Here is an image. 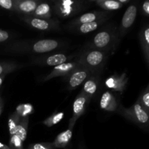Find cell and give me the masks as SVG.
I'll return each mask as SVG.
<instances>
[{"instance_id": "4dcf8cb0", "label": "cell", "mask_w": 149, "mask_h": 149, "mask_svg": "<svg viewBox=\"0 0 149 149\" xmlns=\"http://www.w3.org/2000/svg\"><path fill=\"white\" fill-rule=\"evenodd\" d=\"M11 35L7 31L1 30L0 29V43H3L8 40L10 38Z\"/></svg>"}, {"instance_id": "836d02e7", "label": "cell", "mask_w": 149, "mask_h": 149, "mask_svg": "<svg viewBox=\"0 0 149 149\" xmlns=\"http://www.w3.org/2000/svg\"><path fill=\"white\" fill-rule=\"evenodd\" d=\"M0 149H10V148L8 146L5 145V144H4V143H2L0 142Z\"/></svg>"}, {"instance_id": "d4e9b609", "label": "cell", "mask_w": 149, "mask_h": 149, "mask_svg": "<svg viewBox=\"0 0 149 149\" xmlns=\"http://www.w3.org/2000/svg\"><path fill=\"white\" fill-rule=\"evenodd\" d=\"M64 117V113L63 112H57V113H54L49 117L47 118L45 120L43 121V125L47 127H51L54 126V125H57L59 123Z\"/></svg>"}, {"instance_id": "d590c367", "label": "cell", "mask_w": 149, "mask_h": 149, "mask_svg": "<svg viewBox=\"0 0 149 149\" xmlns=\"http://www.w3.org/2000/svg\"><path fill=\"white\" fill-rule=\"evenodd\" d=\"M5 77H6L5 75L0 76V88H1V85H2V84H3V82H4V79H5Z\"/></svg>"}, {"instance_id": "44dd1931", "label": "cell", "mask_w": 149, "mask_h": 149, "mask_svg": "<svg viewBox=\"0 0 149 149\" xmlns=\"http://www.w3.org/2000/svg\"><path fill=\"white\" fill-rule=\"evenodd\" d=\"M93 2L95 3L97 6L101 7L106 12L119 10L123 7V5L121 4L118 0H97Z\"/></svg>"}, {"instance_id": "d6986e66", "label": "cell", "mask_w": 149, "mask_h": 149, "mask_svg": "<svg viewBox=\"0 0 149 149\" xmlns=\"http://www.w3.org/2000/svg\"><path fill=\"white\" fill-rule=\"evenodd\" d=\"M108 19H103V20H97V21L93 22V23H84V24L79 25V26H75V27L72 28L71 29H74V31L76 33H81V34H86V33H90L96 29H98L101 25L103 23H106V20Z\"/></svg>"}, {"instance_id": "f1b7e54d", "label": "cell", "mask_w": 149, "mask_h": 149, "mask_svg": "<svg viewBox=\"0 0 149 149\" xmlns=\"http://www.w3.org/2000/svg\"><path fill=\"white\" fill-rule=\"evenodd\" d=\"M0 7L5 10L15 12V0H0Z\"/></svg>"}, {"instance_id": "d6a6232c", "label": "cell", "mask_w": 149, "mask_h": 149, "mask_svg": "<svg viewBox=\"0 0 149 149\" xmlns=\"http://www.w3.org/2000/svg\"><path fill=\"white\" fill-rule=\"evenodd\" d=\"M3 110H4V100H3L1 96L0 95V116L2 113Z\"/></svg>"}, {"instance_id": "1f68e13d", "label": "cell", "mask_w": 149, "mask_h": 149, "mask_svg": "<svg viewBox=\"0 0 149 149\" xmlns=\"http://www.w3.org/2000/svg\"><path fill=\"white\" fill-rule=\"evenodd\" d=\"M142 12L146 16H148L149 15V1L146 0L142 4Z\"/></svg>"}, {"instance_id": "e575fe53", "label": "cell", "mask_w": 149, "mask_h": 149, "mask_svg": "<svg viewBox=\"0 0 149 149\" xmlns=\"http://www.w3.org/2000/svg\"><path fill=\"white\" fill-rule=\"evenodd\" d=\"M119 1V2L121 4H122V5H125V4H127V3H129L130 1V0H118Z\"/></svg>"}, {"instance_id": "4fadbf2b", "label": "cell", "mask_w": 149, "mask_h": 149, "mask_svg": "<svg viewBox=\"0 0 149 149\" xmlns=\"http://www.w3.org/2000/svg\"><path fill=\"white\" fill-rule=\"evenodd\" d=\"M128 82L127 73L123 72L121 74H113L107 79L105 81V85L113 91L122 93L125 90Z\"/></svg>"}, {"instance_id": "7402d4cb", "label": "cell", "mask_w": 149, "mask_h": 149, "mask_svg": "<svg viewBox=\"0 0 149 149\" xmlns=\"http://www.w3.org/2000/svg\"><path fill=\"white\" fill-rule=\"evenodd\" d=\"M25 65L13 62V61H4L0 62V76L7 75V74L16 71L19 68H23Z\"/></svg>"}, {"instance_id": "83f0119b", "label": "cell", "mask_w": 149, "mask_h": 149, "mask_svg": "<svg viewBox=\"0 0 149 149\" xmlns=\"http://www.w3.org/2000/svg\"><path fill=\"white\" fill-rule=\"evenodd\" d=\"M23 141L16 135L10 136L9 147L10 149H23Z\"/></svg>"}, {"instance_id": "cb8c5ba5", "label": "cell", "mask_w": 149, "mask_h": 149, "mask_svg": "<svg viewBox=\"0 0 149 149\" xmlns=\"http://www.w3.org/2000/svg\"><path fill=\"white\" fill-rule=\"evenodd\" d=\"M34 109L33 106L30 103H22L19 104L15 109V113L20 116V118L29 117L31 114L33 113Z\"/></svg>"}, {"instance_id": "f546056e", "label": "cell", "mask_w": 149, "mask_h": 149, "mask_svg": "<svg viewBox=\"0 0 149 149\" xmlns=\"http://www.w3.org/2000/svg\"><path fill=\"white\" fill-rule=\"evenodd\" d=\"M28 149H55L52 143H39L31 144Z\"/></svg>"}, {"instance_id": "7c38bea8", "label": "cell", "mask_w": 149, "mask_h": 149, "mask_svg": "<svg viewBox=\"0 0 149 149\" xmlns=\"http://www.w3.org/2000/svg\"><path fill=\"white\" fill-rule=\"evenodd\" d=\"M78 65H79V64L78 63L77 60L74 61H68L65 63L56 65L52 68V71L47 75L44 77L42 81H47L52 79L56 78V77H66L73 70L75 69Z\"/></svg>"}, {"instance_id": "9a60e30c", "label": "cell", "mask_w": 149, "mask_h": 149, "mask_svg": "<svg viewBox=\"0 0 149 149\" xmlns=\"http://www.w3.org/2000/svg\"><path fill=\"white\" fill-rule=\"evenodd\" d=\"M100 106L102 109L109 112L116 111L119 104L113 93L106 91L102 95L100 100Z\"/></svg>"}, {"instance_id": "ffe728a7", "label": "cell", "mask_w": 149, "mask_h": 149, "mask_svg": "<svg viewBox=\"0 0 149 149\" xmlns=\"http://www.w3.org/2000/svg\"><path fill=\"white\" fill-rule=\"evenodd\" d=\"M52 11H53L52 7L50 4H48V3L41 2L36 7V10H34L32 15L30 16L42 19H51Z\"/></svg>"}, {"instance_id": "603a6c76", "label": "cell", "mask_w": 149, "mask_h": 149, "mask_svg": "<svg viewBox=\"0 0 149 149\" xmlns=\"http://www.w3.org/2000/svg\"><path fill=\"white\" fill-rule=\"evenodd\" d=\"M29 122V117L21 118L20 120L19 121L17 128H16L15 135L18 136L23 142L25 141V140L26 139V137H27Z\"/></svg>"}, {"instance_id": "8fae6325", "label": "cell", "mask_w": 149, "mask_h": 149, "mask_svg": "<svg viewBox=\"0 0 149 149\" xmlns=\"http://www.w3.org/2000/svg\"><path fill=\"white\" fill-rule=\"evenodd\" d=\"M109 17V12L100 11V10L90 12V13H84V14L80 15L79 17L74 19L70 23V27L72 29V28L79 26V25L84 24V23H93V22L103 20V19H108Z\"/></svg>"}, {"instance_id": "7a4b0ae2", "label": "cell", "mask_w": 149, "mask_h": 149, "mask_svg": "<svg viewBox=\"0 0 149 149\" xmlns=\"http://www.w3.org/2000/svg\"><path fill=\"white\" fill-rule=\"evenodd\" d=\"M62 43L56 39H45L36 42H17L9 45L6 51L10 53L44 54L52 52L61 46Z\"/></svg>"}, {"instance_id": "9c48e42d", "label": "cell", "mask_w": 149, "mask_h": 149, "mask_svg": "<svg viewBox=\"0 0 149 149\" xmlns=\"http://www.w3.org/2000/svg\"><path fill=\"white\" fill-rule=\"evenodd\" d=\"M137 15H138V7L136 4L133 3L127 7L121 20L120 26L118 29L119 39H121L123 38L127 33L128 31L135 23Z\"/></svg>"}, {"instance_id": "e0dca14e", "label": "cell", "mask_w": 149, "mask_h": 149, "mask_svg": "<svg viewBox=\"0 0 149 149\" xmlns=\"http://www.w3.org/2000/svg\"><path fill=\"white\" fill-rule=\"evenodd\" d=\"M140 44L142 49L144 60L147 65H149V26L148 24H146L143 26L139 32Z\"/></svg>"}, {"instance_id": "30bf717a", "label": "cell", "mask_w": 149, "mask_h": 149, "mask_svg": "<svg viewBox=\"0 0 149 149\" xmlns=\"http://www.w3.org/2000/svg\"><path fill=\"white\" fill-rule=\"evenodd\" d=\"M72 56L64 53H55L45 56L38 57L32 60V63L45 66H56L61 64L68 62Z\"/></svg>"}, {"instance_id": "277c9868", "label": "cell", "mask_w": 149, "mask_h": 149, "mask_svg": "<svg viewBox=\"0 0 149 149\" xmlns=\"http://www.w3.org/2000/svg\"><path fill=\"white\" fill-rule=\"evenodd\" d=\"M116 111L127 119L136 124L143 129L148 128L149 112L143 108L138 100H137L132 106L127 109L124 107L122 105H119Z\"/></svg>"}, {"instance_id": "ba28073f", "label": "cell", "mask_w": 149, "mask_h": 149, "mask_svg": "<svg viewBox=\"0 0 149 149\" xmlns=\"http://www.w3.org/2000/svg\"><path fill=\"white\" fill-rule=\"evenodd\" d=\"M90 100L91 99L87 95L81 93H79L73 103V114L72 117L69 120L68 127L74 129V127L77 120L85 113L86 109Z\"/></svg>"}, {"instance_id": "6da1fadb", "label": "cell", "mask_w": 149, "mask_h": 149, "mask_svg": "<svg viewBox=\"0 0 149 149\" xmlns=\"http://www.w3.org/2000/svg\"><path fill=\"white\" fill-rule=\"evenodd\" d=\"M119 41L118 28L114 25H109L100 29L92 37L86 44L85 49H97L109 54L114 52Z\"/></svg>"}, {"instance_id": "3957f363", "label": "cell", "mask_w": 149, "mask_h": 149, "mask_svg": "<svg viewBox=\"0 0 149 149\" xmlns=\"http://www.w3.org/2000/svg\"><path fill=\"white\" fill-rule=\"evenodd\" d=\"M109 58V53L101 50L85 49L80 53L77 61L81 66L87 68L94 76H98L103 71Z\"/></svg>"}, {"instance_id": "5bb4252c", "label": "cell", "mask_w": 149, "mask_h": 149, "mask_svg": "<svg viewBox=\"0 0 149 149\" xmlns=\"http://www.w3.org/2000/svg\"><path fill=\"white\" fill-rule=\"evenodd\" d=\"M15 13L22 14L23 16L32 15L36 7L41 3L38 0H15Z\"/></svg>"}, {"instance_id": "5b68a950", "label": "cell", "mask_w": 149, "mask_h": 149, "mask_svg": "<svg viewBox=\"0 0 149 149\" xmlns=\"http://www.w3.org/2000/svg\"><path fill=\"white\" fill-rule=\"evenodd\" d=\"M52 10L61 18H69L81 13L86 7V2L77 0H59L54 1Z\"/></svg>"}, {"instance_id": "ac0fdd59", "label": "cell", "mask_w": 149, "mask_h": 149, "mask_svg": "<svg viewBox=\"0 0 149 149\" xmlns=\"http://www.w3.org/2000/svg\"><path fill=\"white\" fill-rule=\"evenodd\" d=\"M73 135V128L68 127L66 130L61 132L57 135L52 143L55 148H63L68 145Z\"/></svg>"}, {"instance_id": "4316f807", "label": "cell", "mask_w": 149, "mask_h": 149, "mask_svg": "<svg viewBox=\"0 0 149 149\" xmlns=\"http://www.w3.org/2000/svg\"><path fill=\"white\" fill-rule=\"evenodd\" d=\"M140 103L145 110L149 112V86H147L146 90L141 94L138 99Z\"/></svg>"}, {"instance_id": "8d00e7d4", "label": "cell", "mask_w": 149, "mask_h": 149, "mask_svg": "<svg viewBox=\"0 0 149 149\" xmlns=\"http://www.w3.org/2000/svg\"><path fill=\"white\" fill-rule=\"evenodd\" d=\"M78 149H87V148H86L85 145H84L83 143H80L79 145Z\"/></svg>"}, {"instance_id": "484cf974", "label": "cell", "mask_w": 149, "mask_h": 149, "mask_svg": "<svg viewBox=\"0 0 149 149\" xmlns=\"http://www.w3.org/2000/svg\"><path fill=\"white\" fill-rule=\"evenodd\" d=\"M20 119H21V118H20L15 112L13 113L10 116H9L8 129L10 136H13V135H15L16 128H17V125H18V122L20 120Z\"/></svg>"}, {"instance_id": "2e32d148", "label": "cell", "mask_w": 149, "mask_h": 149, "mask_svg": "<svg viewBox=\"0 0 149 149\" xmlns=\"http://www.w3.org/2000/svg\"><path fill=\"white\" fill-rule=\"evenodd\" d=\"M99 84H100V78L98 76H91L84 81V85L80 93L92 99V97L97 93Z\"/></svg>"}, {"instance_id": "8992f818", "label": "cell", "mask_w": 149, "mask_h": 149, "mask_svg": "<svg viewBox=\"0 0 149 149\" xmlns=\"http://www.w3.org/2000/svg\"><path fill=\"white\" fill-rule=\"evenodd\" d=\"M93 75L90 70L80 65H78L68 75L65 77L67 81V89L68 90H75Z\"/></svg>"}, {"instance_id": "52a82bcc", "label": "cell", "mask_w": 149, "mask_h": 149, "mask_svg": "<svg viewBox=\"0 0 149 149\" xmlns=\"http://www.w3.org/2000/svg\"><path fill=\"white\" fill-rule=\"evenodd\" d=\"M21 20L29 26L39 31H49L59 30V21L53 19H42L33 16H22Z\"/></svg>"}]
</instances>
